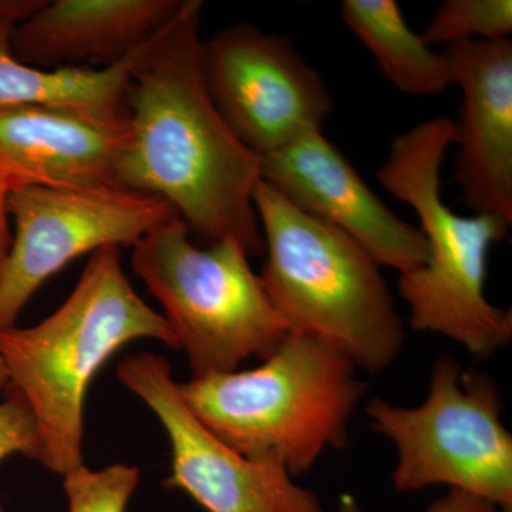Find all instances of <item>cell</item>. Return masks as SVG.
<instances>
[{"label":"cell","instance_id":"cell-1","mask_svg":"<svg viewBox=\"0 0 512 512\" xmlns=\"http://www.w3.org/2000/svg\"><path fill=\"white\" fill-rule=\"evenodd\" d=\"M202 8L184 0L134 57L117 183L167 202L211 244L232 238L249 256H264L254 207L261 158L229 130L205 87Z\"/></svg>","mask_w":512,"mask_h":512},{"label":"cell","instance_id":"cell-2","mask_svg":"<svg viewBox=\"0 0 512 512\" xmlns=\"http://www.w3.org/2000/svg\"><path fill=\"white\" fill-rule=\"evenodd\" d=\"M140 339L180 349L167 319L128 282L117 247L92 254L69 298L45 320L0 330L6 392L32 414L36 460L47 470L64 477L83 466L90 383L114 353Z\"/></svg>","mask_w":512,"mask_h":512},{"label":"cell","instance_id":"cell-3","mask_svg":"<svg viewBox=\"0 0 512 512\" xmlns=\"http://www.w3.org/2000/svg\"><path fill=\"white\" fill-rule=\"evenodd\" d=\"M254 207L265 244L259 278L289 333L382 373L402 353L406 328L380 265L342 229L293 207L259 181Z\"/></svg>","mask_w":512,"mask_h":512},{"label":"cell","instance_id":"cell-4","mask_svg":"<svg viewBox=\"0 0 512 512\" xmlns=\"http://www.w3.org/2000/svg\"><path fill=\"white\" fill-rule=\"evenodd\" d=\"M357 370L332 346L289 333L254 369L194 376L178 390L218 439L252 460L281 464L295 478L348 443L366 392Z\"/></svg>","mask_w":512,"mask_h":512},{"label":"cell","instance_id":"cell-5","mask_svg":"<svg viewBox=\"0 0 512 512\" xmlns=\"http://www.w3.org/2000/svg\"><path fill=\"white\" fill-rule=\"evenodd\" d=\"M454 124L434 117L394 138L377 180L420 220L427 261L399 275V293L409 306L410 328L453 340L477 359H488L512 339V313L485 295L488 255L510 234L495 215L461 217L447 207L441 168L453 144Z\"/></svg>","mask_w":512,"mask_h":512},{"label":"cell","instance_id":"cell-6","mask_svg":"<svg viewBox=\"0 0 512 512\" xmlns=\"http://www.w3.org/2000/svg\"><path fill=\"white\" fill-rule=\"evenodd\" d=\"M174 215L133 247L134 272L164 308L194 376L238 370L271 355L289 335L249 255L232 238L198 248Z\"/></svg>","mask_w":512,"mask_h":512},{"label":"cell","instance_id":"cell-7","mask_svg":"<svg viewBox=\"0 0 512 512\" xmlns=\"http://www.w3.org/2000/svg\"><path fill=\"white\" fill-rule=\"evenodd\" d=\"M503 410L490 376L466 372L454 357L443 356L419 406L373 397L365 414L372 430L396 448L394 490L446 485L512 510V437Z\"/></svg>","mask_w":512,"mask_h":512},{"label":"cell","instance_id":"cell-8","mask_svg":"<svg viewBox=\"0 0 512 512\" xmlns=\"http://www.w3.org/2000/svg\"><path fill=\"white\" fill-rule=\"evenodd\" d=\"M15 222L12 245L0 271V330L47 279L86 254L134 247L151 229L173 218L167 202L121 187H26L9 195Z\"/></svg>","mask_w":512,"mask_h":512},{"label":"cell","instance_id":"cell-9","mask_svg":"<svg viewBox=\"0 0 512 512\" xmlns=\"http://www.w3.org/2000/svg\"><path fill=\"white\" fill-rule=\"evenodd\" d=\"M202 76L215 109L259 158L322 131L333 99L288 37L238 23L202 40Z\"/></svg>","mask_w":512,"mask_h":512},{"label":"cell","instance_id":"cell-10","mask_svg":"<svg viewBox=\"0 0 512 512\" xmlns=\"http://www.w3.org/2000/svg\"><path fill=\"white\" fill-rule=\"evenodd\" d=\"M117 377L156 414L170 439L165 487L184 491L207 512H325L319 495L281 464L242 456L211 433L184 403L164 357H124Z\"/></svg>","mask_w":512,"mask_h":512},{"label":"cell","instance_id":"cell-11","mask_svg":"<svg viewBox=\"0 0 512 512\" xmlns=\"http://www.w3.org/2000/svg\"><path fill=\"white\" fill-rule=\"evenodd\" d=\"M261 175L293 207L346 232L380 266L404 275L427 261L420 228L397 217L322 131L261 157Z\"/></svg>","mask_w":512,"mask_h":512},{"label":"cell","instance_id":"cell-12","mask_svg":"<svg viewBox=\"0 0 512 512\" xmlns=\"http://www.w3.org/2000/svg\"><path fill=\"white\" fill-rule=\"evenodd\" d=\"M463 103L453 120V180L474 214L512 224V42L471 40L444 47Z\"/></svg>","mask_w":512,"mask_h":512},{"label":"cell","instance_id":"cell-13","mask_svg":"<svg viewBox=\"0 0 512 512\" xmlns=\"http://www.w3.org/2000/svg\"><path fill=\"white\" fill-rule=\"evenodd\" d=\"M127 114L101 116L53 107L0 110V184L93 188L117 183Z\"/></svg>","mask_w":512,"mask_h":512},{"label":"cell","instance_id":"cell-14","mask_svg":"<svg viewBox=\"0 0 512 512\" xmlns=\"http://www.w3.org/2000/svg\"><path fill=\"white\" fill-rule=\"evenodd\" d=\"M184 0H55L9 35L12 55L39 69L113 67L174 19Z\"/></svg>","mask_w":512,"mask_h":512},{"label":"cell","instance_id":"cell-15","mask_svg":"<svg viewBox=\"0 0 512 512\" xmlns=\"http://www.w3.org/2000/svg\"><path fill=\"white\" fill-rule=\"evenodd\" d=\"M0 30V110L10 107H53L101 116L127 114L131 67L137 52L116 66L39 69L10 52V30Z\"/></svg>","mask_w":512,"mask_h":512},{"label":"cell","instance_id":"cell-16","mask_svg":"<svg viewBox=\"0 0 512 512\" xmlns=\"http://www.w3.org/2000/svg\"><path fill=\"white\" fill-rule=\"evenodd\" d=\"M342 19L403 93L434 96L453 86L446 57L410 29L396 0H345Z\"/></svg>","mask_w":512,"mask_h":512},{"label":"cell","instance_id":"cell-17","mask_svg":"<svg viewBox=\"0 0 512 512\" xmlns=\"http://www.w3.org/2000/svg\"><path fill=\"white\" fill-rule=\"evenodd\" d=\"M511 33V0H446L420 36L430 47H447L471 40L508 39Z\"/></svg>","mask_w":512,"mask_h":512},{"label":"cell","instance_id":"cell-18","mask_svg":"<svg viewBox=\"0 0 512 512\" xmlns=\"http://www.w3.org/2000/svg\"><path fill=\"white\" fill-rule=\"evenodd\" d=\"M63 480L69 512H127L140 481V471L127 464L94 471L83 464Z\"/></svg>","mask_w":512,"mask_h":512},{"label":"cell","instance_id":"cell-19","mask_svg":"<svg viewBox=\"0 0 512 512\" xmlns=\"http://www.w3.org/2000/svg\"><path fill=\"white\" fill-rule=\"evenodd\" d=\"M39 436L35 420L18 397L8 394L0 403V463L13 454L37 458ZM0 512H5L0 505Z\"/></svg>","mask_w":512,"mask_h":512},{"label":"cell","instance_id":"cell-20","mask_svg":"<svg viewBox=\"0 0 512 512\" xmlns=\"http://www.w3.org/2000/svg\"><path fill=\"white\" fill-rule=\"evenodd\" d=\"M490 501L460 490H448L446 495L437 498L424 512H500Z\"/></svg>","mask_w":512,"mask_h":512},{"label":"cell","instance_id":"cell-21","mask_svg":"<svg viewBox=\"0 0 512 512\" xmlns=\"http://www.w3.org/2000/svg\"><path fill=\"white\" fill-rule=\"evenodd\" d=\"M43 3L45 0H0V30L28 19Z\"/></svg>","mask_w":512,"mask_h":512},{"label":"cell","instance_id":"cell-22","mask_svg":"<svg viewBox=\"0 0 512 512\" xmlns=\"http://www.w3.org/2000/svg\"><path fill=\"white\" fill-rule=\"evenodd\" d=\"M10 192L0 184V271L8 258L10 245H12V231H10L9 214ZM6 386V376L0 363V390Z\"/></svg>","mask_w":512,"mask_h":512},{"label":"cell","instance_id":"cell-23","mask_svg":"<svg viewBox=\"0 0 512 512\" xmlns=\"http://www.w3.org/2000/svg\"><path fill=\"white\" fill-rule=\"evenodd\" d=\"M335 512H365L363 511L362 505L356 500L353 495L345 494L340 497L338 507Z\"/></svg>","mask_w":512,"mask_h":512},{"label":"cell","instance_id":"cell-24","mask_svg":"<svg viewBox=\"0 0 512 512\" xmlns=\"http://www.w3.org/2000/svg\"><path fill=\"white\" fill-rule=\"evenodd\" d=\"M500 512H512V510H501Z\"/></svg>","mask_w":512,"mask_h":512}]
</instances>
